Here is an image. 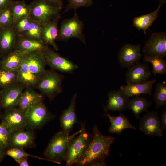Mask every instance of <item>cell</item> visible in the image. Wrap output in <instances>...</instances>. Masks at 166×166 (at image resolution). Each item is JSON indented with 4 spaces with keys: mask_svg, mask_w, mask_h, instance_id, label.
<instances>
[{
    "mask_svg": "<svg viewBox=\"0 0 166 166\" xmlns=\"http://www.w3.org/2000/svg\"><path fill=\"white\" fill-rule=\"evenodd\" d=\"M93 136L86 150L77 166H87L93 161L105 160L109 156L110 148L115 137L104 135L95 124L92 128Z\"/></svg>",
    "mask_w": 166,
    "mask_h": 166,
    "instance_id": "cell-1",
    "label": "cell"
},
{
    "mask_svg": "<svg viewBox=\"0 0 166 166\" xmlns=\"http://www.w3.org/2000/svg\"><path fill=\"white\" fill-rule=\"evenodd\" d=\"M81 129L70 136L62 131L56 133L51 140L44 152V156L47 160L59 163L64 160L69 144Z\"/></svg>",
    "mask_w": 166,
    "mask_h": 166,
    "instance_id": "cell-2",
    "label": "cell"
},
{
    "mask_svg": "<svg viewBox=\"0 0 166 166\" xmlns=\"http://www.w3.org/2000/svg\"><path fill=\"white\" fill-rule=\"evenodd\" d=\"M81 131L78 136L70 143L64 157L66 165H76L84 155L91 138L84 123H80Z\"/></svg>",
    "mask_w": 166,
    "mask_h": 166,
    "instance_id": "cell-3",
    "label": "cell"
},
{
    "mask_svg": "<svg viewBox=\"0 0 166 166\" xmlns=\"http://www.w3.org/2000/svg\"><path fill=\"white\" fill-rule=\"evenodd\" d=\"M29 5L30 17L32 21L42 26L60 15L62 9L49 5L42 0H35Z\"/></svg>",
    "mask_w": 166,
    "mask_h": 166,
    "instance_id": "cell-4",
    "label": "cell"
},
{
    "mask_svg": "<svg viewBox=\"0 0 166 166\" xmlns=\"http://www.w3.org/2000/svg\"><path fill=\"white\" fill-rule=\"evenodd\" d=\"M83 22L79 18L76 12L70 19H64L59 30L57 41H66L69 38L74 37L79 39L85 45L86 42L83 32Z\"/></svg>",
    "mask_w": 166,
    "mask_h": 166,
    "instance_id": "cell-5",
    "label": "cell"
},
{
    "mask_svg": "<svg viewBox=\"0 0 166 166\" xmlns=\"http://www.w3.org/2000/svg\"><path fill=\"white\" fill-rule=\"evenodd\" d=\"M42 75L38 88L51 100L62 92L61 84L64 76L53 70L45 71Z\"/></svg>",
    "mask_w": 166,
    "mask_h": 166,
    "instance_id": "cell-6",
    "label": "cell"
},
{
    "mask_svg": "<svg viewBox=\"0 0 166 166\" xmlns=\"http://www.w3.org/2000/svg\"><path fill=\"white\" fill-rule=\"evenodd\" d=\"M43 52L46 64L53 69L62 73H72L78 68L77 65L55 52L48 45Z\"/></svg>",
    "mask_w": 166,
    "mask_h": 166,
    "instance_id": "cell-7",
    "label": "cell"
},
{
    "mask_svg": "<svg viewBox=\"0 0 166 166\" xmlns=\"http://www.w3.org/2000/svg\"><path fill=\"white\" fill-rule=\"evenodd\" d=\"M145 55L163 58L166 56V33H152L142 49Z\"/></svg>",
    "mask_w": 166,
    "mask_h": 166,
    "instance_id": "cell-8",
    "label": "cell"
},
{
    "mask_svg": "<svg viewBox=\"0 0 166 166\" xmlns=\"http://www.w3.org/2000/svg\"><path fill=\"white\" fill-rule=\"evenodd\" d=\"M139 130L149 136L161 137L163 135L160 119L157 111H152L140 118Z\"/></svg>",
    "mask_w": 166,
    "mask_h": 166,
    "instance_id": "cell-9",
    "label": "cell"
},
{
    "mask_svg": "<svg viewBox=\"0 0 166 166\" xmlns=\"http://www.w3.org/2000/svg\"><path fill=\"white\" fill-rule=\"evenodd\" d=\"M25 113L27 126L32 128L40 127L53 118L42 102L36 104Z\"/></svg>",
    "mask_w": 166,
    "mask_h": 166,
    "instance_id": "cell-10",
    "label": "cell"
},
{
    "mask_svg": "<svg viewBox=\"0 0 166 166\" xmlns=\"http://www.w3.org/2000/svg\"><path fill=\"white\" fill-rule=\"evenodd\" d=\"M140 44H126L120 49L118 55V62L123 68H128L139 62L142 55Z\"/></svg>",
    "mask_w": 166,
    "mask_h": 166,
    "instance_id": "cell-11",
    "label": "cell"
},
{
    "mask_svg": "<svg viewBox=\"0 0 166 166\" xmlns=\"http://www.w3.org/2000/svg\"><path fill=\"white\" fill-rule=\"evenodd\" d=\"M5 113L2 122L12 133L23 129L27 126L25 112L19 109L11 108Z\"/></svg>",
    "mask_w": 166,
    "mask_h": 166,
    "instance_id": "cell-12",
    "label": "cell"
},
{
    "mask_svg": "<svg viewBox=\"0 0 166 166\" xmlns=\"http://www.w3.org/2000/svg\"><path fill=\"white\" fill-rule=\"evenodd\" d=\"M128 68L125 74L127 84L144 83L151 76L149 65L147 63L139 62Z\"/></svg>",
    "mask_w": 166,
    "mask_h": 166,
    "instance_id": "cell-13",
    "label": "cell"
},
{
    "mask_svg": "<svg viewBox=\"0 0 166 166\" xmlns=\"http://www.w3.org/2000/svg\"><path fill=\"white\" fill-rule=\"evenodd\" d=\"M3 89L0 93L1 106L4 109H8L17 106L23 92V87L13 84Z\"/></svg>",
    "mask_w": 166,
    "mask_h": 166,
    "instance_id": "cell-14",
    "label": "cell"
},
{
    "mask_svg": "<svg viewBox=\"0 0 166 166\" xmlns=\"http://www.w3.org/2000/svg\"><path fill=\"white\" fill-rule=\"evenodd\" d=\"M77 93H75L71 98L68 107L63 111L60 117V126L62 131L69 135L77 122L75 111Z\"/></svg>",
    "mask_w": 166,
    "mask_h": 166,
    "instance_id": "cell-15",
    "label": "cell"
},
{
    "mask_svg": "<svg viewBox=\"0 0 166 166\" xmlns=\"http://www.w3.org/2000/svg\"><path fill=\"white\" fill-rule=\"evenodd\" d=\"M61 18V15H60L43 26L41 35V40L46 45H51L55 50L58 49L56 40H57L59 31L57 24Z\"/></svg>",
    "mask_w": 166,
    "mask_h": 166,
    "instance_id": "cell-16",
    "label": "cell"
},
{
    "mask_svg": "<svg viewBox=\"0 0 166 166\" xmlns=\"http://www.w3.org/2000/svg\"><path fill=\"white\" fill-rule=\"evenodd\" d=\"M108 97V104L105 107H104V109L107 111L121 112L127 109V104L129 97L120 89L110 91Z\"/></svg>",
    "mask_w": 166,
    "mask_h": 166,
    "instance_id": "cell-17",
    "label": "cell"
},
{
    "mask_svg": "<svg viewBox=\"0 0 166 166\" xmlns=\"http://www.w3.org/2000/svg\"><path fill=\"white\" fill-rule=\"evenodd\" d=\"M28 53L14 49L0 61L1 69L17 71Z\"/></svg>",
    "mask_w": 166,
    "mask_h": 166,
    "instance_id": "cell-18",
    "label": "cell"
},
{
    "mask_svg": "<svg viewBox=\"0 0 166 166\" xmlns=\"http://www.w3.org/2000/svg\"><path fill=\"white\" fill-rule=\"evenodd\" d=\"M26 59L29 70L35 76L38 77L45 71L46 63L43 51L29 53Z\"/></svg>",
    "mask_w": 166,
    "mask_h": 166,
    "instance_id": "cell-19",
    "label": "cell"
},
{
    "mask_svg": "<svg viewBox=\"0 0 166 166\" xmlns=\"http://www.w3.org/2000/svg\"><path fill=\"white\" fill-rule=\"evenodd\" d=\"M47 46L41 39L17 36L14 49L29 53L43 51Z\"/></svg>",
    "mask_w": 166,
    "mask_h": 166,
    "instance_id": "cell-20",
    "label": "cell"
},
{
    "mask_svg": "<svg viewBox=\"0 0 166 166\" xmlns=\"http://www.w3.org/2000/svg\"><path fill=\"white\" fill-rule=\"evenodd\" d=\"M156 81L154 79L142 83L127 84L121 86L119 89L129 97L139 96L141 94L151 95L153 85Z\"/></svg>",
    "mask_w": 166,
    "mask_h": 166,
    "instance_id": "cell-21",
    "label": "cell"
},
{
    "mask_svg": "<svg viewBox=\"0 0 166 166\" xmlns=\"http://www.w3.org/2000/svg\"><path fill=\"white\" fill-rule=\"evenodd\" d=\"M107 117L111 123V125L109 129V132L121 135L122 131L127 129L136 130V127L132 125L124 114L120 113L119 115L114 116L110 115L107 111L104 109Z\"/></svg>",
    "mask_w": 166,
    "mask_h": 166,
    "instance_id": "cell-22",
    "label": "cell"
},
{
    "mask_svg": "<svg viewBox=\"0 0 166 166\" xmlns=\"http://www.w3.org/2000/svg\"><path fill=\"white\" fill-rule=\"evenodd\" d=\"M43 96L34 90L28 89L21 94L17 106L18 109L25 112L36 104L42 102Z\"/></svg>",
    "mask_w": 166,
    "mask_h": 166,
    "instance_id": "cell-23",
    "label": "cell"
},
{
    "mask_svg": "<svg viewBox=\"0 0 166 166\" xmlns=\"http://www.w3.org/2000/svg\"><path fill=\"white\" fill-rule=\"evenodd\" d=\"M17 36L14 26L0 28V49L8 53L14 49Z\"/></svg>",
    "mask_w": 166,
    "mask_h": 166,
    "instance_id": "cell-24",
    "label": "cell"
},
{
    "mask_svg": "<svg viewBox=\"0 0 166 166\" xmlns=\"http://www.w3.org/2000/svg\"><path fill=\"white\" fill-rule=\"evenodd\" d=\"M34 140V136L32 132L21 130L12 133L10 146L23 148L32 145Z\"/></svg>",
    "mask_w": 166,
    "mask_h": 166,
    "instance_id": "cell-25",
    "label": "cell"
},
{
    "mask_svg": "<svg viewBox=\"0 0 166 166\" xmlns=\"http://www.w3.org/2000/svg\"><path fill=\"white\" fill-rule=\"evenodd\" d=\"M151 104L152 102L144 97L134 96L129 99L127 104V108L131 110L136 118L139 119L140 114L142 113L148 112V109Z\"/></svg>",
    "mask_w": 166,
    "mask_h": 166,
    "instance_id": "cell-26",
    "label": "cell"
},
{
    "mask_svg": "<svg viewBox=\"0 0 166 166\" xmlns=\"http://www.w3.org/2000/svg\"><path fill=\"white\" fill-rule=\"evenodd\" d=\"M161 6V4H160L154 11L149 14L134 18L133 21V26L139 30H143L144 34H146L147 29L152 25L157 18Z\"/></svg>",
    "mask_w": 166,
    "mask_h": 166,
    "instance_id": "cell-27",
    "label": "cell"
},
{
    "mask_svg": "<svg viewBox=\"0 0 166 166\" xmlns=\"http://www.w3.org/2000/svg\"><path fill=\"white\" fill-rule=\"evenodd\" d=\"M26 57L17 71V81L28 86L34 85L37 83L38 77L29 70Z\"/></svg>",
    "mask_w": 166,
    "mask_h": 166,
    "instance_id": "cell-28",
    "label": "cell"
},
{
    "mask_svg": "<svg viewBox=\"0 0 166 166\" xmlns=\"http://www.w3.org/2000/svg\"><path fill=\"white\" fill-rule=\"evenodd\" d=\"M15 23L18 20L29 16V5L23 1L12 0L10 4Z\"/></svg>",
    "mask_w": 166,
    "mask_h": 166,
    "instance_id": "cell-29",
    "label": "cell"
},
{
    "mask_svg": "<svg viewBox=\"0 0 166 166\" xmlns=\"http://www.w3.org/2000/svg\"><path fill=\"white\" fill-rule=\"evenodd\" d=\"M143 59L144 62L152 64L153 66L152 72L154 75L166 74V61L163 58L144 55Z\"/></svg>",
    "mask_w": 166,
    "mask_h": 166,
    "instance_id": "cell-30",
    "label": "cell"
},
{
    "mask_svg": "<svg viewBox=\"0 0 166 166\" xmlns=\"http://www.w3.org/2000/svg\"><path fill=\"white\" fill-rule=\"evenodd\" d=\"M156 109H157L166 104V83L164 81L158 82L153 94Z\"/></svg>",
    "mask_w": 166,
    "mask_h": 166,
    "instance_id": "cell-31",
    "label": "cell"
},
{
    "mask_svg": "<svg viewBox=\"0 0 166 166\" xmlns=\"http://www.w3.org/2000/svg\"><path fill=\"white\" fill-rule=\"evenodd\" d=\"M17 81V71L0 69V88H3Z\"/></svg>",
    "mask_w": 166,
    "mask_h": 166,
    "instance_id": "cell-32",
    "label": "cell"
},
{
    "mask_svg": "<svg viewBox=\"0 0 166 166\" xmlns=\"http://www.w3.org/2000/svg\"><path fill=\"white\" fill-rule=\"evenodd\" d=\"M15 22L10 5L0 11V28L14 26Z\"/></svg>",
    "mask_w": 166,
    "mask_h": 166,
    "instance_id": "cell-33",
    "label": "cell"
},
{
    "mask_svg": "<svg viewBox=\"0 0 166 166\" xmlns=\"http://www.w3.org/2000/svg\"><path fill=\"white\" fill-rule=\"evenodd\" d=\"M11 134L8 127L1 122L0 124V148L4 150L10 146Z\"/></svg>",
    "mask_w": 166,
    "mask_h": 166,
    "instance_id": "cell-34",
    "label": "cell"
},
{
    "mask_svg": "<svg viewBox=\"0 0 166 166\" xmlns=\"http://www.w3.org/2000/svg\"><path fill=\"white\" fill-rule=\"evenodd\" d=\"M42 26L32 21L29 27L22 36L34 39H41V35Z\"/></svg>",
    "mask_w": 166,
    "mask_h": 166,
    "instance_id": "cell-35",
    "label": "cell"
},
{
    "mask_svg": "<svg viewBox=\"0 0 166 166\" xmlns=\"http://www.w3.org/2000/svg\"><path fill=\"white\" fill-rule=\"evenodd\" d=\"M32 20L30 16L21 19L14 25V30L18 36L23 35L28 30Z\"/></svg>",
    "mask_w": 166,
    "mask_h": 166,
    "instance_id": "cell-36",
    "label": "cell"
},
{
    "mask_svg": "<svg viewBox=\"0 0 166 166\" xmlns=\"http://www.w3.org/2000/svg\"><path fill=\"white\" fill-rule=\"evenodd\" d=\"M5 154L7 155L14 159V160L23 157L28 156L43 159L27 153L25 151L23 148L16 147H13L8 149L6 152Z\"/></svg>",
    "mask_w": 166,
    "mask_h": 166,
    "instance_id": "cell-37",
    "label": "cell"
},
{
    "mask_svg": "<svg viewBox=\"0 0 166 166\" xmlns=\"http://www.w3.org/2000/svg\"><path fill=\"white\" fill-rule=\"evenodd\" d=\"M93 3V0H68L65 12L72 9L76 10L82 7H89L91 6Z\"/></svg>",
    "mask_w": 166,
    "mask_h": 166,
    "instance_id": "cell-38",
    "label": "cell"
},
{
    "mask_svg": "<svg viewBox=\"0 0 166 166\" xmlns=\"http://www.w3.org/2000/svg\"><path fill=\"white\" fill-rule=\"evenodd\" d=\"M47 3L53 6L62 7L63 0H42Z\"/></svg>",
    "mask_w": 166,
    "mask_h": 166,
    "instance_id": "cell-39",
    "label": "cell"
},
{
    "mask_svg": "<svg viewBox=\"0 0 166 166\" xmlns=\"http://www.w3.org/2000/svg\"><path fill=\"white\" fill-rule=\"evenodd\" d=\"M28 157H24L15 160L20 166H28Z\"/></svg>",
    "mask_w": 166,
    "mask_h": 166,
    "instance_id": "cell-40",
    "label": "cell"
},
{
    "mask_svg": "<svg viewBox=\"0 0 166 166\" xmlns=\"http://www.w3.org/2000/svg\"><path fill=\"white\" fill-rule=\"evenodd\" d=\"M161 128L163 130H166V110H164L162 114L161 118Z\"/></svg>",
    "mask_w": 166,
    "mask_h": 166,
    "instance_id": "cell-41",
    "label": "cell"
},
{
    "mask_svg": "<svg viewBox=\"0 0 166 166\" xmlns=\"http://www.w3.org/2000/svg\"><path fill=\"white\" fill-rule=\"evenodd\" d=\"M105 160H96L89 163L87 166H105L107 165Z\"/></svg>",
    "mask_w": 166,
    "mask_h": 166,
    "instance_id": "cell-42",
    "label": "cell"
},
{
    "mask_svg": "<svg viewBox=\"0 0 166 166\" xmlns=\"http://www.w3.org/2000/svg\"><path fill=\"white\" fill-rule=\"evenodd\" d=\"M12 0H0V11L9 5Z\"/></svg>",
    "mask_w": 166,
    "mask_h": 166,
    "instance_id": "cell-43",
    "label": "cell"
},
{
    "mask_svg": "<svg viewBox=\"0 0 166 166\" xmlns=\"http://www.w3.org/2000/svg\"><path fill=\"white\" fill-rule=\"evenodd\" d=\"M4 155V150L0 148V162L2 159Z\"/></svg>",
    "mask_w": 166,
    "mask_h": 166,
    "instance_id": "cell-44",
    "label": "cell"
},
{
    "mask_svg": "<svg viewBox=\"0 0 166 166\" xmlns=\"http://www.w3.org/2000/svg\"><path fill=\"white\" fill-rule=\"evenodd\" d=\"M0 106H1V105H0Z\"/></svg>",
    "mask_w": 166,
    "mask_h": 166,
    "instance_id": "cell-45",
    "label": "cell"
}]
</instances>
